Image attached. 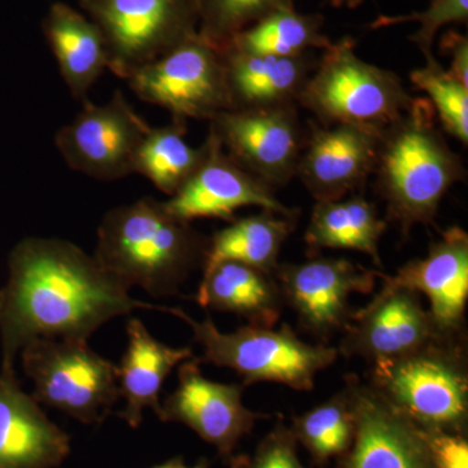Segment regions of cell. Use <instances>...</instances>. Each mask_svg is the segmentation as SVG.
Here are the masks:
<instances>
[{
	"mask_svg": "<svg viewBox=\"0 0 468 468\" xmlns=\"http://www.w3.org/2000/svg\"><path fill=\"white\" fill-rule=\"evenodd\" d=\"M129 289L75 243L21 239L9 252L7 284L0 289V372L16 375L17 354L36 338L88 341L135 309L162 310L134 300Z\"/></svg>",
	"mask_w": 468,
	"mask_h": 468,
	"instance_id": "obj_1",
	"label": "cell"
},
{
	"mask_svg": "<svg viewBox=\"0 0 468 468\" xmlns=\"http://www.w3.org/2000/svg\"><path fill=\"white\" fill-rule=\"evenodd\" d=\"M97 236L98 263L129 288L140 286L154 298L180 294L185 282L203 267L208 246L192 223L172 217L153 198L111 209Z\"/></svg>",
	"mask_w": 468,
	"mask_h": 468,
	"instance_id": "obj_2",
	"label": "cell"
},
{
	"mask_svg": "<svg viewBox=\"0 0 468 468\" xmlns=\"http://www.w3.org/2000/svg\"><path fill=\"white\" fill-rule=\"evenodd\" d=\"M374 175L388 220L399 224L405 236L415 226L432 224L446 193L466 177L427 98H414L402 116L381 132Z\"/></svg>",
	"mask_w": 468,
	"mask_h": 468,
	"instance_id": "obj_3",
	"label": "cell"
},
{
	"mask_svg": "<svg viewBox=\"0 0 468 468\" xmlns=\"http://www.w3.org/2000/svg\"><path fill=\"white\" fill-rule=\"evenodd\" d=\"M351 37L331 42L302 89L298 104L324 125H351L383 132L414 98L392 72L367 63Z\"/></svg>",
	"mask_w": 468,
	"mask_h": 468,
	"instance_id": "obj_4",
	"label": "cell"
},
{
	"mask_svg": "<svg viewBox=\"0 0 468 468\" xmlns=\"http://www.w3.org/2000/svg\"><path fill=\"white\" fill-rule=\"evenodd\" d=\"M192 328L194 340L202 345L203 356L197 362L233 369L242 385L271 381L294 390L310 392L319 372L334 365L338 349L302 341L288 324L280 329L245 325L223 334L209 316L198 322L183 309L162 306Z\"/></svg>",
	"mask_w": 468,
	"mask_h": 468,
	"instance_id": "obj_5",
	"label": "cell"
},
{
	"mask_svg": "<svg viewBox=\"0 0 468 468\" xmlns=\"http://www.w3.org/2000/svg\"><path fill=\"white\" fill-rule=\"evenodd\" d=\"M372 387L419 427L466 435L468 378L454 338L375 363Z\"/></svg>",
	"mask_w": 468,
	"mask_h": 468,
	"instance_id": "obj_6",
	"label": "cell"
},
{
	"mask_svg": "<svg viewBox=\"0 0 468 468\" xmlns=\"http://www.w3.org/2000/svg\"><path fill=\"white\" fill-rule=\"evenodd\" d=\"M27 377L41 405L88 424H101L119 401L117 366L95 353L88 341L36 338L21 349Z\"/></svg>",
	"mask_w": 468,
	"mask_h": 468,
	"instance_id": "obj_7",
	"label": "cell"
},
{
	"mask_svg": "<svg viewBox=\"0 0 468 468\" xmlns=\"http://www.w3.org/2000/svg\"><path fill=\"white\" fill-rule=\"evenodd\" d=\"M100 27L109 69L128 79L198 34L197 0H80Z\"/></svg>",
	"mask_w": 468,
	"mask_h": 468,
	"instance_id": "obj_8",
	"label": "cell"
},
{
	"mask_svg": "<svg viewBox=\"0 0 468 468\" xmlns=\"http://www.w3.org/2000/svg\"><path fill=\"white\" fill-rule=\"evenodd\" d=\"M140 100L167 110L172 122L212 120L230 110L221 51L199 34L126 79Z\"/></svg>",
	"mask_w": 468,
	"mask_h": 468,
	"instance_id": "obj_9",
	"label": "cell"
},
{
	"mask_svg": "<svg viewBox=\"0 0 468 468\" xmlns=\"http://www.w3.org/2000/svg\"><path fill=\"white\" fill-rule=\"evenodd\" d=\"M150 125L116 90L103 104L85 101L79 115L58 129L55 144L73 171L101 181L133 175L134 156Z\"/></svg>",
	"mask_w": 468,
	"mask_h": 468,
	"instance_id": "obj_10",
	"label": "cell"
},
{
	"mask_svg": "<svg viewBox=\"0 0 468 468\" xmlns=\"http://www.w3.org/2000/svg\"><path fill=\"white\" fill-rule=\"evenodd\" d=\"M224 151L268 186H284L297 174L303 147L297 104L267 110H228L209 120Z\"/></svg>",
	"mask_w": 468,
	"mask_h": 468,
	"instance_id": "obj_11",
	"label": "cell"
},
{
	"mask_svg": "<svg viewBox=\"0 0 468 468\" xmlns=\"http://www.w3.org/2000/svg\"><path fill=\"white\" fill-rule=\"evenodd\" d=\"M177 375V388L160 403L156 417L165 423L189 427L229 461L243 437L267 415L243 405L245 385L208 380L196 358L181 363Z\"/></svg>",
	"mask_w": 468,
	"mask_h": 468,
	"instance_id": "obj_12",
	"label": "cell"
},
{
	"mask_svg": "<svg viewBox=\"0 0 468 468\" xmlns=\"http://www.w3.org/2000/svg\"><path fill=\"white\" fill-rule=\"evenodd\" d=\"M282 300L295 311L302 326L328 338L349 324L353 294L374 291L378 271L347 260L316 258L303 263L279 264L275 273Z\"/></svg>",
	"mask_w": 468,
	"mask_h": 468,
	"instance_id": "obj_13",
	"label": "cell"
},
{
	"mask_svg": "<svg viewBox=\"0 0 468 468\" xmlns=\"http://www.w3.org/2000/svg\"><path fill=\"white\" fill-rule=\"evenodd\" d=\"M205 159L177 193L163 202L178 220L192 223L196 218L233 221L239 208L261 207L288 218L297 211L277 199L272 187L243 169L224 151L217 134L209 129Z\"/></svg>",
	"mask_w": 468,
	"mask_h": 468,
	"instance_id": "obj_14",
	"label": "cell"
},
{
	"mask_svg": "<svg viewBox=\"0 0 468 468\" xmlns=\"http://www.w3.org/2000/svg\"><path fill=\"white\" fill-rule=\"evenodd\" d=\"M356 432L334 468H435L423 431L390 405L372 385L347 378Z\"/></svg>",
	"mask_w": 468,
	"mask_h": 468,
	"instance_id": "obj_15",
	"label": "cell"
},
{
	"mask_svg": "<svg viewBox=\"0 0 468 468\" xmlns=\"http://www.w3.org/2000/svg\"><path fill=\"white\" fill-rule=\"evenodd\" d=\"M338 353L358 356L372 365L402 358L427 345L443 340L418 292L384 284L365 309L351 314Z\"/></svg>",
	"mask_w": 468,
	"mask_h": 468,
	"instance_id": "obj_16",
	"label": "cell"
},
{
	"mask_svg": "<svg viewBox=\"0 0 468 468\" xmlns=\"http://www.w3.org/2000/svg\"><path fill=\"white\" fill-rule=\"evenodd\" d=\"M380 135L358 126L313 122L295 176L316 202L346 198L374 175Z\"/></svg>",
	"mask_w": 468,
	"mask_h": 468,
	"instance_id": "obj_17",
	"label": "cell"
},
{
	"mask_svg": "<svg viewBox=\"0 0 468 468\" xmlns=\"http://www.w3.org/2000/svg\"><path fill=\"white\" fill-rule=\"evenodd\" d=\"M384 284L423 292L440 334L454 338L464 322L468 300V234L460 227L442 232L423 260L410 261L397 275L381 273Z\"/></svg>",
	"mask_w": 468,
	"mask_h": 468,
	"instance_id": "obj_18",
	"label": "cell"
},
{
	"mask_svg": "<svg viewBox=\"0 0 468 468\" xmlns=\"http://www.w3.org/2000/svg\"><path fill=\"white\" fill-rule=\"evenodd\" d=\"M70 437L21 389L16 375L0 372V468H58Z\"/></svg>",
	"mask_w": 468,
	"mask_h": 468,
	"instance_id": "obj_19",
	"label": "cell"
},
{
	"mask_svg": "<svg viewBox=\"0 0 468 468\" xmlns=\"http://www.w3.org/2000/svg\"><path fill=\"white\" fill-rule=\"evenodd\" d=\"M230 110H267L294 106L316 66L313 52L300 57L252 55L224 48Z\"/></svg>",
	"mask_w": 468,
	"mask_h": 468,
	"instance_id": "obj_20",
	"label": "cell"
},
{
	"mask_svg": "<svg viewBox=\"0 0 468 468\" xmlns=\"http://www.w3.org/2000/svg\"><path fill=\"white\" fill-rule=\"evenodd\" d=\"M128 346L117 368L120 397L125 408L117 414L129 427L143 423L144 410L160 411V394L165 378L185 360L194 358L190 347H172L151 335L140 319H129L126 324Z\"/></svg>",
	"mask_w": 468,
	"mask_h": 468,
	"instance_id": "obj_21",
	"label": "cell"
},
{
	"mask_svg": "<svg viewBox=\"0 0 468 468\" xmlns=\"http://www.w3.org/2000/svg\"><path fill=\"white\" fill-rule=\"evenodd\" d=\"M43 34L75 100L84 103L92 85L109 69L100 27L66 3H54L43 20Z\"/></svg>",
	"mask_w": 468,
	"mask_h": 468,
	"instance_id": "obj_22",
	"label": "cell"
},
{
	"mask_svg": "<svg viewBox=\"0 0 468 468\" xmlns=\"http://www.w3.org/2000/svg\"><path fill=\"white\" fill-rule=\"evenodd\" d=\"M196 301L205 309L234 314L266 328L279 322L284 302L273 275L237 261H223L203 273Z\"/></svg>",
	"mask_w": 468,
	"mask_h": 468,
	"instance_id": "obj_23",
	"label": "cell"
},
{
	"mask_svg": "<svg viewBox=\"0 0 468 468\" xmlns=\"http://www.w3.org/2000/svg\"><path fill=\"white\" fill-rule=\"evenodd\" d=\"M295 227V218L263 209L261 214L234 218L229 226L218 230L208 239L203 261V273L218 263L237 261L275 273L282 245Z\"/></svg>",
	"mask_w": 468,
	"mask_h": 468,
	"instance_id": "obj_24",
	"label": "cell"
},
{
	"mask_svg": "<svg viewBox=\"0 0 468 468\" xmlns=\"http://www.w3.org/2000/svg\"><path fill=\"white\" fill-rule=\"evenodd\" d=\"M387 220L378 217L377 206L353 194L338 201L316 202L304 241L314 250L345 249L363 252L381 267V237Z\"/></svg>",
	"mask_w": 468,
	"mask_h": 468,
	"instance_id": "obj_25",
	"label": "cell"
},
{
	"mask_svg": "<svg viewBox=\"0 0 468 468\" xmlns=\"http://www.w3.org/2000/svg\"><path fill=\"white\" fill-rule=\"evenodd\" d=\"M323 23L322 15L300 14L295 7L279 9L237 34L224 48L252 55L300 57L331 45V39L322 33Z\"/></svg>",
	"mask_w": 468,
	"mask_h": 468,
	"instance_id": "obj_26",
	"label": "cell"
},
{
	"mask_svg": "<svg viewBox=\"0 0 468 468\" xmlns=\"http://www.w3.org/2000/svg\"><path fill=\"white\" fill-rule=\"evenodd\" d=\"M186 124H171L153 128L144 135L134 156L133 171L172 197L180 190L205 159L207 144L192 147L185 141Z\"/></svg>",
	"mask_w": 468,
	"mask_h": 468,
	"instance_id": "obj_27",
	"label": "cell"
},
{
	"mask_svg": "<svg viewBox=\"0 0 468 468\" xmlns=\"http://www.w3.org/2000/svg\"><path fill=\"white\" fill-rule=\"evenodd\" d=\"M291 430L316 464L337 460L350 448L356 432L350 385L301 417L292 418Z\"/></svg>",
	"mask_w": 468,
	"mask_h": 468,
	"instance_id": "obj_28",
	"label": "cell"
},
{
	"mask_svg": "<svg viewBox=\"0 0 468 468\" xmlns=\"http://www.w3.org/2000/svg\"><path fill=\"white\" fill-rule=\"evenodd\" d=\"M424 58L426 64L412 70L410 80L418 90L426 92L443 131L467 146L468 88L445 69L435 55Z\"/></svg>",
	"mask_w": 468,
	"mask_h": 468,
	"instance_id": "obj_29",
	"label": "cell"
},
{
	"mask_svg": "<svg viewBox=\"0 0 468 468\" xmlns=\"http://www.w3.org/2000/svg\"><path fill=\"white\" fill-rule=\"evenodd\" d=\"M298 0H197L198 34L218 50L246 27L282 8L295 7Z\"/></svg>",
	"mask_w": 468,
	"mask_h": 468,
	"instance_id": "obj_30",
	"label": "cell"
},
{
	"mask_svg": "<svg viewBox=\"0 0 468 468\" xmlns=\"http://www.w3.org/2000/svg\"><path fill=\"white\" fill-rule=\"evenodd\" d=\"M468 0H428L424 11L412 12L402 16H378L371 24V29H381L405 23H417L419 29L410 37L423 57L433 54V43L437 33L451 24H467Z\"/></svg>",
	"mask_w": 468,
	"mask_h": 468,
	"instance_id": "obj_31",
	"label": "cell"
},
{
	"mask_svg": "<svg viewBox=\"0 0 468 468\" xmlns=\"http://www.w3.org/2000/svg\"><path fill=\"white\" fill-rule=\"evenodd\" d=\"M230 468H307L298 454V442L291 427L279 421L251 454L233 455Z\"/></svg>",
	"mask_w": 468,
	"mask_h": 468,
	"instance_id": "obj_32",
	"label": "cell"
},
{
	"mask_svg": "<svg viewBox=\"0 0 468 468\" xmlns=\"http://www.w3.org/2000/svg\"><path fill=\"white\" fill-rule=\"evenodd\" d=\"M435 468H468L466 435L421 428Z\"/></svg>",
	"mask_w": 468,
	"mask_h": 468,
	"instance_id": "obj_33",
	"label": "cell"
},
{
	"mask_svg": "<svg viewBox=\"0 0 468 468\" xmlns=\"http://www.w3.org/2000/svg\"><path fill=\"white\" fill-rule=\"evenodd\" d=\"M440 48L451 58L449 72L468 88V39L467 36L449 30L441 37Z\"/></svg>",
	"mask_w": 468,
	"mask_h": 468,
	"instance_id": "obj_34",
	"label": "cell"
},
{
	"mask_svg": "<svg viewBox=\"0 0 468 468\" xmlns=\"http://www.w3.org/2000/svg\"><path fill=\"white\" fill-rule=\"evenodd\" d=\"M151 468H208V463L207 461L201 460L198 462V463L194 464V466H187V464L185 463L184 458L176 457L172 458V460L165 462V463L158 464V466H154Z\"/></svg>",
	"mask_w": 468,
	"mask_h": 468,
	"instance_id": "obj_35",
	"label": "cell"
},
{
	"mask_svg": "<svg viewBox=\"0 0 468 468\" xmlns=\"http://www.w3.org/2000/svg\"><path fill=\"white\" fill-rule=\"evenodd\" d=\"M329 5L335 8H349L356 9L362 5L365 0H328Z\"/></svg>",
	"mask_w": 468,
	"mask_h": 468,
	"instance_id": "obj_36",
	"label": "cell"
}]
</instances>
